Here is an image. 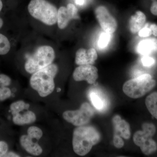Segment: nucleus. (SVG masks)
<instances>
[{
    "label": "nucleus",
    "mask_w": 157,
    "mask_h": 157,
    "mask_svg": "<svg viewBox=\"0 0 157 157\" xmlns=\"http://www.w3.org/2000/svg\"><path fill=\"white\" fill-rule=\"evenodd\" d=\"M150 29L151 31L152 34L155 36H157V25L155 24H152L150 26Z\"/></svg>",
    "instance_id": "c756f323"
},
{
    "label": "nucleus",
    "mask_w": 157,
    "mask_h": 157,
    "mask_svg": "<svg viewBox=\"0 0 157 157\" xmlns=\"http://www.w3.org/2000/svg\"><path fill=\"white\" fill-rule=\"evenodd\" d=\"M89 98L93 106L99 111L105 110L108 106V101L104 95L97 90H90Z\"/></svg>",
    "instance_id": "2eb2a0df"
},
{
    "label": "nucleus",
    "mask_w": 157,
    "mask_h": 157,
    "mask_svg": "<svg viewBox=\"0 0 157 157\" xmlns=\"http://www.w3.org/2000/svg\"><path fill=\"white\" fill-rule=\"evenodd\" d=\"M3 25H4V21L2 18L0 17V29L2 28Z\"/></svg>",
    "instance_id": "72a5a7b5"
},
{
    "label": "nucleus",
    "mask_w": 157,
    "mask_h": 157,
    "mask_svg": "<svg viewBox=\"0 0 157 157\" xmlns=\"http://www.w3.org/2000/svg\"><path fill=\"white\" fill-rule=\"evenodd\" d=\"M112 123L114 128V134L119 135L126 140L130 139L131 129L128 122L122 119L119 115H116L113 117Z\"/></svg>",
    "instance_id": "f8f14e48"
},
{
    "label": "nucleus",
    "mask_w": 157,
    "mask_h": 157,
    "mask_svg": "<svg viewBox=\"0 0 157 157\" xmlns=\"http://www.w3.org/2000/svg\"><path fill=\"white\" fill-rule=\"evenodd\" d=\"M96 17L104 32L112 34L116 31L117 22L108 9L104 6H99L95 11Z\"/></svg>",
    "instance_id": "6e6552de"
},
{
    "label": "nucleus",
    "mask_w": 157,
    "mask_h": 157,
    "mask_svg": "<svg viewBox=\"0 0 157 157\" xmlns=\"http://www.w3.org/2000/svg\"><path fill=\"white\" fill-rule=\"evenodd\" d=\"M55 57L53 48L48 45H42L28 59L25 68L27 72L33 74L52 64Z\"/></svg>",
    "instance_id": "39448f33"
},
{
    "label": "nucleus",
    "mask_w": 157,
    "mask_h": 157,
    "mask_svg": "<svg viewBox=\"0 0 157 157\" xmlns=\"http://www.w3.org/2000/svg\"><path fill=\"white\" fill-rule=\"evenodd\" d=\"M11 95L12 92L9 86H0V101H6Z\"/></svg>",
    "instance_id": "5701e85b"
},
{
    "label": "nucleus",
    "mask_w": 157,
    "mask_h": 157,
    "mask_svg": "<svg viewBox=\"0 0 157 157\" xmlns=\"http://www.w3.org/2000/svg\"><path fill=\"white\" fill-rule=\"evenodd\" d=\"M150 11L152 14L155 15H157V1L153 2L151 6Z\"/></svg>",
    "instance_id": "c85d7f7f"
},
{
    "label": "nucleus",
    "mask_w": 157,
    "mask_h": 157,
    "mask_svg": "<svg viewBox=\"0 0 157 157\" xmlns=\"http://www.w3.org/2000/svg\"><path fill=\"white\" fill-rule=\"evenodd\" d=\"M141 62L144 67H150L155 63V60L148 55L144 56L141 59Z\"/></svg>",
    "instance_id": "bb28decb"
},
{
    "label": "nucleus",
    "mask_w": 157,
    "mask_h": 157,
    "mask_svg": "<svg viewBox=\"0 0 157 157\" xmlns=\"http://www.w3.org/2000/svg\"><path fill=\"white\" fill-rule=\"evenodd\" d=\"M85 0H75V2L78 6H81L84 5Z\"/></svg>",
    "instance_id": "2f4dec72"
},
{
    "label": "nucleus",
    "mask_w": 157,
    "mask_h": 157,
    "mask_svg": "<svg viewBox=\"0 0 157 157\" xmlns=\"http://www.w3.org/2000/svg\"><path fill=\"white\" fill-rule=\"evenodd\" d=\"M152 34L151 31L150 29L145 26L144 27L142 28L140 31L138 32V35L141 37H147L149 36Z\"/></svg>",
    "instance_id": "cd10ccee"
},
{
    "label": "nucleus",
    "mask_w": 157,
    "mask_h": 157,
    "mask_svg": "<svg viewBox=\"0 0 157 157\" xmlns=\"http://www.w3.org/2000/svg\"><path fill=\"white\" fill-rule=\"evenodd\" d=\"M28 9L32 17L45 25H52L57 22V9L46 0H31Z\"/></svg>",
    "instance_id": "7ed1b4c3"
},
{
    "label": "nucleus",
    "mask_w": 157,
    "mask_h": 157,
    "mask_svg": "<svg viewBox=\"0 0 157 157\" xmlns=\"http://www.w3.org/2000/svg\"><path fill=\"white\" fill-rule=\"evenodd\" d=\"M98 57V53L94 48H79L76 52L75 63L78 66L93 65L95 63Z\"/></svg>",
    "instance_id": "9b49d317"
},
{
    "label": "nucleus",
    "mask_w": 157,
    "mask_h": 157,
    "mask_svg": "<svg viewBox=\"0 0 157 157\" xmlns=\"http://www.w3.org/2000/svg\"><path fill=\"white\" fill-rule=\"evenodd\" d=\"M145 105L151 114L157 120V92L152 93L147 97Z\"/></svg>",
    "instance_id": "a211bd4d"
},
{
    "label": "nucleus",
    "mask_w": 157,
    "mask_h": 157,
    "mask_svg": "<svg viewBox=\"0 0 157 157\" xmlns=\"http://www.w3.org/2000/svg\"><path fill=\"white\" fill-rule=\"evenodd\" d=\"M58 70V66L52 63L33 73L30 79L31 87L41 97L49 95L55 89L54 78Z\"/></svg>",
    "instance_id": "f03ea898"
},
{
    "label": "nucleus",
    "mask_w": 157,
    "mask_h": 157,
    "mask_svg": "<svg viewBox=\"0 0 157 157\" xmlns=\"http://www.w3.org/2000/svg\"><path fill=\"white\" fill-rule=\"evenodd\" d=\"M101 140V134L94 127L87 125L77 127L73 132V151L78 155H86Z\"/></svg>",
    "instance_id": "f257e3e1"
},
{
    "label": "nucleus",
    "mask_w": 157,
    "mask_h": 157,
    "mask_svg": "<svg viewBox=\"0 0 157 157\" xmlns=\"http://www.w3.org/2000/svg\"><path fill=\"white\" fill-rule=\"evenodd\" d=\"M156 82L151 75L144 74L126 82L123 86V90L129 98H140L146 95L155 86Z\"/></svg>",
    "instance_id": "20e7f679"
},
{
    "label": "nucleus",
    "mask_w": 157,
    "mask_h": 157,
    "mask_svg": "<svg viewBox=\"0 0 157 157\" xmlns=\"http://www.w3.org/2000/svg\"><path fill=\"white\" fill-rule=\"evenodd\" d=\"M94 114V111L87 102L82 104L79 109L67 110L63 113L64 119L75 126L86 125L89 123Z\"/></svg>",
    "instance_id": "0eeeda50"
},
{
    "label": "nucleus",
    "mask_w": 157,
    "mask_h": 157,
    "mask_svg": "<svg viewBox=\"0 0 157 157\" xmlns=\"http://www.w3.org/2000/svg\"><path fill=\"white\" fill-rule=\"evenodd\" d=\"M36 120V114L33 111L27 110L24 113L12 115V121L17 125L22 126L33 123Z\"/></svg>",
    "instance_id": "f3484780"
},
{
    "label": "nucleus",
    "mask_w": 157,
    "mask_h": 157,
    "mask_svg": "<svg viewBox=\"0 0 157 157\" xmlns=\"http://www.w3.org/2000/svg\"><path fill=\"white\" fill-rule=\"evenodd\" d=\"M19 141L23 148L30 154L39 156L43 151L39 144L34 141L33 139L28 135H22L20 138Z\"/></svg>",
    "instance_id": "ddd939ff"
},
{
    "label": "nucleus",
    "mask_w": 157,
    "mask_h": 157,
    "mask_svg": "<svg viewBox=\"0 0 157 157\" xmlns=\"http://www.w3.org/2000/svg\"><path fill=\"white\" fill-rule=\"evenodd\" d=\"M11 48V43L9 39L5 35L0 33V55L7 54Z\"/></svg>",
    "instance_id": "aec40b11"
},
{
    "label": "nucleus",
    "mask_w": 157,
    "mask_h": 157,
    "mask_svg": "<svg viewBox=\"0 0 157 157\" xmlns=\"http://www.w3.org/2000/svg\"><path fill=\"white\" fill-rule=\"evenodd\" d=\"M29 104H26L23 101H18L13 102L10 105V110L12 115L20 113L25 109H28Z\"/></svg>",
    "instance_id": "6ab92c4d"
},
{
    "label": "nucleus",
    "mask_w": 157,
    "mask_h": 157,
    "mask_svg": "<svg viewBox=\"0 0 157 157\" xmlns=\"http://www.w3.org/2000/svg\"><path fill=\"white\" fill-rule=\"evenodd\" d=\"M4 7V1H3V0H0V13L2 11Z\"/></svg>",
    "instance_id": "473e14b6"
},
{
    "label": "nucleus",
    "mask_w": 157,
    "mask_h": 157,
    "mask_svg": "<svg viewBox=\"0 0 157 157\" xmlns=\"http://www.w3.org/2000/svg\"><path fill=\"white\" fill-rule=\"evenodd\" d=\"M5 157H20V156L17 155V154L15 153L14 152L8 151V152L6 154Z\"/></svg>",
    "instance_id": "7c9ffc66"
},
{
    "label": "nucleus",
    "mask_w": 157,
    "mask_h": 157,
    "mask_svg": "<svg viewBox=\"0 0 157 157\" xmlns=\"http://www.w3.org/2000/svg\"><path fill=\"white\" fill-rule=\"evenodd\" d=\"M136 50L138 53L144 56L156 52L157 39L150 38L142 40L137 45Z\"/></svg>",
    "instance_id": "4468645a"
},
{
    "label": "nucleus",
    "mask_w": 157,
    "mask_h": 157,
    "mask_svg": "<svg viewBox=\"0 0 157 157\" xmlns=\"http://www.w3.org/2000/svg\"><path fill=\"white\" fill-rule=\"evenodd\" d=\"M146 17L142 11H138L131 16L129 20V29L133 34L138 33L145 25Z\"/></svg>",
    "instance_id": "dca6fc26"
},
{
    "label": "nucleus",
    "mask_w": 157,
    "mask_h": 157,
    "mask_svg": "<svg viewBox=\"0 0 157 157\" xmlns=\"http://www.w3.org/2000/svg\"><path fill=\"white\" fill-rule=\"evenodd\" d=\"M98 77V69L91 65L79 66L73 73V78L75 81L85 80L90 84L94 83Z\"/></svg>",
    "instance_id": "1a4fd4ad"
},
{
    "label": "nucleus",
    "mask_w": 157,
    "mask_h": 157,
    "mask_svg": "<svg viewBox=\"0 0 157 157\" xmlns=\"http://www.w3.org/2000/svg\"><path fill=\"white\" fill-rule=\"evenodd\" d=\"M112 38V34L104 32L101 33L98 39V47L101 49L107 47L109 44Z\"/></svg>",
    "instance_id": "412c9836"
},
{
    "label": "nucleus",
    "mask_w": 157,
    "mask_h": 157,
    "mask_svg": "<svg viewBox=\"0 0 157 157\" xmlns=\"http://www.w3.org/2000/svg\"><path fill=\"white\" fill-rule=\"evenodd\" d=\"M113 143L114 146L117 148H121L123 147L124 143L121 136L113 134Z\"/></svg>",
    "instance_id": "a878e982"
},
{
    "label": "nucleus",
    "mask_w": 157,
    "mask_h": 157,
    "mask_svg": "<svg viewBox=\"0 0 157 157\" xmlns=\"http://www.w3.org/2000/svg\"><path fill=\"white\" fill-rule=\"evenodd\" d=\"M142 129L134 134V143L140 147L144 154H152L157 150V143L152 138L156 132V128L154 124L145 122L142 124Z\"/></svg>",
    "instance_id": "423d86ee"
},
{
    "label": "nucleus",
    "mask_w": 157,
    "mask_h": 157,
    "mask_svg": "<svg viewBox=\"0 0 157 157\" xmlns=\"http://www.w3.org/2000/svg\"><path fill=\"white\" fill-rule=\"evenodd\" d=\"M9 151V145L4 140H0V157H5Z\"/></svg>",
    "instance_id": "393cba45"
},
{
    "label": "nucleus",
    "mask_w": 157,
    "mask_h": 157,
    "mask_svg": "<svg viewBox=\"0 0 157 157\" xmlns=\"http://www.w3.org/2000/svg\"><path fill=\"white\" fill-rule=\"evenodd\" d=\"M78 10L75 5L68 4L67 7L62 6L58 10L57 23L58 27L63 29L67 26L70 21L76 18Z\"/></svg>",
    "instance_id": "9d476101"
},
{
    "label": "nucleus",
    "mask_w": 157,
    "mask_h": 157,
    "mask_svg": "<svg viewBox=\"0 0 157 157\" xmlns=\"http://www.w3.org/2000/svg\"><path fill=\"white\" fill-rule=\"evenodd\" d=\"M11 78L6 74H0V86H9L11 85Z\"/></svg>",
    "instance_id": "b1692460"
},
{
    "label": "nucleus",
    "mask_w": 157,
    "mask_h": 157,
    "mask_svg": "<svg viewBox=\"0 0 157 157\" xmlns=\"http://www.w3.org/2000/svg\"><path fill=\"white\" fill-rule=\"evenodd\" d=\"M27 134L32 139L39 140L43 136V132L41 129L36 126H32L27 130Z\"/></svg>",
    "instance_id": "4be33fe9"
}]
</instances>
